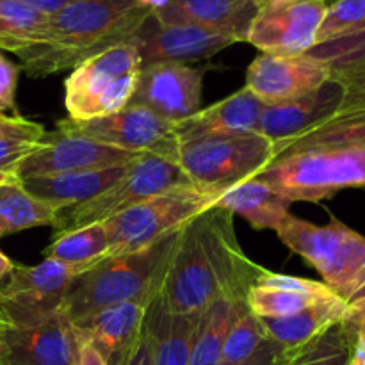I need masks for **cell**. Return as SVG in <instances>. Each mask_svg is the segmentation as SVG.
<instances>
[{
	"instance_id": "6da1fadb",
	"label": "cell",
	"mask_w": 365,
	"mask_h": 365,
	"mask_svg": "<svg viewBox=\"0 0 365 365\" xmlns=\"http://www.w3.org/2000/svg\"><path fill=\"white\" fill-rule=\"evenodd\" d=\"M255 178L291 203H316L342 189L365 187V107L277 143L273 159Z\"/></svg>"
},
{
	"instance_id": "7a4b0ae2",
	"label": "cell",
	"mask_w": 365,
	"mask_h": 365,
	"mask_svg": "<svg viewBox=\"0 0 365 365\" xmlns=\"http://www.w3.org/2000/svg\"><path fill=\"white\" fill-rule=\"evenodd\" d=\"M150 14L138 0H82L48 14L41 36L16 56L34 78L73 70L88 57L130 41Z\"/></svg>"
},
{
	"instance_id": "3957f363",
	"label": "cell",
	"mask_w": 365,
	"mask_h": 365,
	"mask_svg": "<svg viewBox=\"0 0 365 365\" xmlns=\"http://www.w3.org/2000/svg\"><path fill=\"white\" fill-rule=\"evenodd\" d=\"M180 230L157 239L139 252L107 257L78 273L68 287L64 316L77 323L116 303L143 302L152 305L159 296Z\"/></svg>"
},
{
	"instance_id": "277c9868",
	"label": "cell",
	"mask_w": 365,
	"mask_h": 365,
	"mask_svg": "<svg viewBox=\"0 0 365 365\" xmlns=\"http://www.w3.org/2000/svg\"><path fill=\"white\" fill-rule=\"evenodd\" d=\"M280 241L312 264L323 284L344 303L353 302L365 287V237L337 217L316 225L289 214L277 230Z\"/></svg>"
},
{
	"instance_id": "5b68a950",
	"label": "cell",
	"mask_w": 365,
	"mask_h": 365,
	"mask_svg": "<svg viewBox=\"0 0 365 365\" xmlns=\"http://www.w3.org/2000/svg\"><path fill=\"white\" fill-rule=\"evenodd\" d=\"M141 59L134 43H120L88 57L64 81V107L71 121H89L125 109L134 96Z\"/></svg>"
},
{
	"instance_id": "8992f818",
	"label": "cell",
	"mask_w": 365,
	"mask_h": 365,
	"mask_svg": "<svg viewBox=\"0 0 365 365\" xmlns=\"http://www.w3.org/2000/svg\"><path fill=\"white\" fill-rule=\"evenodd\" d=\"M273 152L274 143L259 132L209 135L178 143L177 163L192 185L223 192L259 175Z\"/></svg>"
},
{
	"instance_id": "52a82bcc",
	"label": "cell",
	"mask_w": 365,
	"mask_h": 365,
	"mask_svg": "<svg viewBox=\"0 0 365 365\" xmlns=\"http://www.w3.org/2000/svg\"><path fill=\"white\" fill-rule=\"evenodd\" d=\"M220 191L184 185L145 200L118 216L102 221L110 245V257L127 255L153 245L157 239L180 230L214 205Z\"/></svg>"
},
{
	"instance_id": "ba28073f",
	"label": "cell",
	"mask_w": 365,
	"mask_h": 365,
	"mask_svg": "<svg viewBox=\"0 0 365 365\" xmlns=\"http://www.w3.org/2000/svg\"><path fill=\"white\" fill-rule=\"evenodd\" d=\"M184 185H192V182L178 163L155 153H139L128 163L125 175L113 187L88 202L57 210L53 227L61 234L86 225L102 223L145 200Z\"/></svg>"
},
{
	"instance_id": "9c48e42d",
	"label": "cell",
	"mask_w": 365,
	"mask_h": 365,
	"mask_svg": "<svg viewBox=\"0 0 365 365\" xmlns=\"http://www.w3.org/2000/svg\"><path fill=\"white\" fill-rule=\"evenodd\" d=\"M78 274L57 260L18 266L0 287V316L6 327L31 328L63 312L71 280Z\"/></svg>"
},
{
	"instance_id": "30bf717a",
	"label": "cell",
	"mask_w": 365,
	"mask_h": 365,
	"mask_svg": "<svg viewBox=\"0 0 365 365\" xmlns=\"http://www.w3.org/2000/svg\"><path fill=\"white\" fill-rule=\"evenodd\" d=\"M57 127L125 152L155 153L177 163L178 141L175 123L138 103H128L118 113L89 121H71L66 118Z\"/></svg>"
},
{
	"instance_id": "8fae6325",
	"label": "cell",
	"mask_w": 365,
	"mask_h": 365,
	"mask_svg": "<svg viewBox=\"0 0 365 365\" xmlns=\"http://www.w3.org/2000/svg\"><path fill=\"white\" fill-rule=\"evenodd\" d=\"M217 298L216 274L191 220L178 234L155 299L171 314H202Z\"/></svg>"
},
{
	"instance_id": "7c38bea8",
	"label": "cell",
	"mask_w": 365,
	"mask_h": 365,
	"mask_svg": "<svg viewBox=\"0 0 365 365\" xmlns=\"http://www.w3.org/2000/svg\"><path fill=\"white\" fill-rule=\"evenodd\" d=\"M328 0H266L246 41L271 56H303L317 43Z\"/></svg>"
},
{
	"instance_id": "4fadbf2b",
	"label": "cell",
	"mask_w": 365,
	"mask_h": 365,
	"mask_svg": "<svg viewBox=\"0 0 365 365\" xmlns=\"http://www.w3.org/2000/svg\"><path fill=\"white\" fill-rule=\"evenodd\" d=\"M359 107H365V89L353 88L342 78L330 77L302 98L266 107L257 132L277 145Z\"/></svg>"
},
{
	"instance_id": "5bb4252c",
	"label": "cell",
	"mask_w": 365,
	"mask_h": 365,
	"mask_svg": "<svg viewBox=\"0 0 365 365\" xmlns=\"http://www.w3.org/2000/svg\"><path fill=\"white\" fill-rule=\"evenodd\" d=\"M139 153L107 146L86 135L64 130L45 132L38 145L14 170L18 180L48 175L73 173V171L103 170L121 166L134 160Z\"/></svg>"
},
{
	"instance_id": "9a60e30c",
	"label": "cell",
	"mask_w": 365,
	"mask_h": 365,
	"mask_svg": "<svg viewBox=\"0 0 365 365\" xmlns=\"http://www.w3.org/2000/svg\"><path fill=\"white\" fill-rule=\"evenodd\" d=\"M205 255L216 274L221 298L230 303L246 302L264 267L253 262L239 245L234 214L210 207L192 220Z\"/></svg>"
},
{
	"instance_id": "2e32d148",
	"label": "cell",
	"mask_w": 365,
	"mask_h": 365,
	"mask_svg": "<svg viewBox=\"0 0 365 365\" xmlns=\"http://www.w3.org/2000/svg\"><path fill=\"white\" fill-rule=\"evenodd\" d=\"M207 68L182 63L143 66L130 103L146 107L170 123L187 120L202 106Z\"/></svg>"
},
{
	"instance_id": "e0dca14e",
	"label": "cell",
	"mask_w": 365,
	"mask_h": 365,
	"mask_svg": "<svg viewBox=\"0 0 365 365\" xmlns=\"http://www.w3.org/2000/svg\"><path fill=\"white\" fill-rule=\"evenodd\" d=\"M141 68L157 63H182L209 59L221 50L235 45V39L223 32L189 24H160L150 14L134 38Z\"/></svg>"
},
{
	"instance_id": "ac0fdd59",
	"label": "cell",
	"mask_w": 365,
	"mask_h": 365,
	"mask_svg": "<svg viewBox=\"0 0 365 365\" xmlns=\"http://www.w3.org/2000/svg\"><path fill=\"white\" fill-rule=\"evenodd\" d=\"M330 78L321 61L307 56L260 53L246 71V86L266 107L282 106L302 98Z\"/></svg>"
},
{
	"instance_id": "d6986e66",
	"label": "cell",
	"mask_w": 365,
	"mask_h": 365,
	"mask_svg": "<svg viewBox=\"0 0 365 365\" xmlns=\"http://www.w3.org/2000/svg\"><path fill=\"white\" fill-rule=\"evenodd\" d=\"M77 341L63 312L31 328L6 327L0 335V365H75Z\"/></svg>"
},
{
	"instance_id": "ffe728a7",
	"label": "cell",
	"mask_w": 365,
	"mask_h": 365,
	"mask_svg": "<svg viewBox=\"0 0 365 365\" xmlns=\"http://www.w3.org/2000/svg\"><path fill=\"white\" fill-rule=\"evenodd\" d=\"M148 303L125 302L106 307L73 324V331L91 342L107 365H125L145 328Z\"/></svg>"
},
{
	"instance_id": "44dd1931",
	"label": "cell",
	"mask_w": 365,
	"mask_h": 365,
	"mask_svg": "<svg viewBox=\"0 0 365 365\" xmlns=\"http://www.w3.org/2000/svg\"><path fill=\"white\" fill-rule=\"evenodd\" d=\"M266 0H170L163 9L153 11L160 24H189L246 41L257 13Z\"/></svg>"
},
{
	"instance_id": "7402d4cb",
	"label": "cell",
	"mask_w": 365,
	"mask_h": 365,
	"mask_svg": "<svg viewBox=\"0 0 365 365\" xmlns=\"http://www.w3.org/2000/svg\"><path fill=\"white\" fill-rule=\"evenodd\" d=\"M264 109L266 106L248 89L242 88L221 102L207 109H200L187 120L175 123V135L180 143L209 135L250 134L259 130Z\"/></svg>"
},
{
	"instance_id": "603a6c76",
	"label": "cell",
	"mask_w": 365,
	"mask_h": 365,
	"mask_svg": "<svg viewBox=\"0 0 365 365\" xmlns=\"http://www.w3.org/2000/svg\"><path fill=\"white\" fill-rule=\"evenodd\" d=\"M330 296L334 292L321 282L264 269L257 284L250 289L246 305L260 319H280L294 316Z\"/></svg>"
},
{
	"instance_id": "cb8c5ba5",
	"label": "cell",
	"mask_w": 365,
	"mask_h": 365,
	"mask_svg": "<svg viewBox=\"0 0 365 365\" xmlns=\"http://www.w3.org/2000/svg\"><path fill=\"white\" fill-rule=\"evenodd\" d=\"M128 164L103 168V170L73 171V173L48 175L21 180L24 187L56 210L68 209L95 198L106 189L113 187L125 175Z\"/></svg>"
},
{
	"instance_id": "d4e9b609",
	"label": "cell",
	"mask_w": 365,
	"mask_h": 365,
	"mask_svg": "<svg viewBox=\"0 0 365 365\" xmlns=\"http://www.w3.org/2000/svg\"><path fill=\"white\" fill-rule=\"evenodd\" d=\"M200 314H171L153 302L145 319L152 365H187Z\"/></svg>"
},
{
	"instance_id": "484cf974",
	"label": "cell",
	"mask_w": 365,
	"mask_h": 365,
	"mask_svg": "<svg viewBox=\"0 0 365 365\" xmlns=\"http://www.w3.org/2000/svg\"><path fill=\"white\" fill-rule=\"evenodd\" d=\"M344 310L346 303L334 294L307 307L305 310L294 316L280 317V319H262V323L271 341L280 344L292 356L299 349L327 334L335 324L341 323Z\"/></svg>"
},
{
	"instance_id": "4316f807",
	"label": "cell",
	"mask_w": 365,
	"mask_h": 365,
	"mask_svg": "<svg viewBox=\"0 0 365 365\" xmlns=\"http://www.w3.org/2000/svg\"><path fill=\"white\" fill-rule=\"evenodd\" d=\"M212 207L239 214L257 230H278L289 217L291 202L255 177L232 185L220 195Z\"/></svg>"
},
{
	"instance_id": "83f0119b",
	"label": "cell",
	"mask_w": 365,
	"mask_h": 365,
	"mask_svg": "<svg viewBox=\"0 0 365 365\" xmlns=\"http://www.w3.org/2000/svg\"><path fill=\"white\" fill-rule=\"evenodd\" d=\"M57 210L32 196L14 175L0 184V239L36 227H53Z\"/></svg>"
},
{
	"instance_id": "f1b7e54d",
	"label": "cell",
	"mask_w": 365,
	"mask_h": 365,
	"mask_svg": "<svg viewBox=\"0 0 365 365\" xmlns=\"http://www.w3.org/2000/svg\"><path fill=\"white\" fill-rule=\"evenodd\" d=\"M107 257H110V245L103 223L61 232L45 250V259L57 260L78 273L102 262Z\"/></svg>"
},
{
	"instance_id": "f546056e",
	"label": "cell",
	"mask_w": 365,
	"mask_h": 365,
	"mask_svg": "<svg viewBox=\"0 0 365 365\" xmlns=\"http://www.w3.org/2000/svg\"><path fill=\"white\" fill-rule=\"evenodd\" d=\"M307 56L321 61L330 77L342 78L353 88L365 89V27L317 43Z\"/></svg>"
},
{
	"instance_id": "4dcf8cb0",
	"label": "cell",
	"mask_w": 365,
	"mask_h": 365,
	"mask_svg": "<svg viewBox=\"0 0 365 365\" xmlns=\"http://www.w3.org/2000/svg\"><path fill=\"white\" fill-rule=\"evenodd\" d=\"M269 341L262 319L250 310L246 302L232 303L230 323L225 335L220 365H242Z\"/></svg>"
},
{
	"instance_id": "1f68e13d",
	"label": "cell",
	"mask_w": 365,
	"mask_h": 365,
	"mask_svg": "<svg viewBox=\"0 0 365 365\" xmlns=\"http://www.w3.org/2000/svg\"><path fill=\"white\" fill-rule=\"evenodd\" d=\"M230 314L232 303L225 298L214 299L200 314L187 365H220Z\"/></svg>"
},
{
	"instance_id": "d6a6232c",
	"label": "cell",
	"mask_w": 365,
	"mask_h": 365,
	"mask_svg": "<svg viewBox=\"0 0 365 365\" xmlns=\"http://www.w3.org/2000/svg\"><path fill=\"white\" fill-rule=\"evenodd\" d=\"M48 14L21 0H0V48L18 53L41 36Z\"/></svg>"
},
{
	"instance_id": "836d02e7",
	"label": "cell",
	"mask_w": 365,
	"mask_h": 365,
	"mask_svg": "<svg viewBox=\"0 0 365 365\" xmlns=\"http://www.w3.org/2000/svg\"><path fill=\"white\" fill-rule=\"evenodd\" d=\"M43 135V125L14 116L11 123L0 130V173H14L18 164L34 150Z\"/></svg>"
},
{
	"instance_id": "e575fe53",
	"label": "cell",
	"mask_w": 365,
	"mask_h": 365,
	"mask_svg": "<svg viewBox=\"0 0 365 365\" xmlns=\"http://www.w3.org/2000/svg\"><path fill=\"white\" fill-rule=\"evenodd\" d=\"M349 356L351 346L341 324H335L327 334L294 353L289 365H348Z\"/></svg>"
},
{
	"instance_id": "d590c367",
	"label": "cell",
	"mask_w": 365,
	"mask_h": 365,
	"mask_svg": "<svg viewBox=\"0 0 365 365\" xmlns=\"http://www.w3.org/2000/svg\"><path fill=\"white\" fill-rule=\"evenodd\" d=\"M364 27L365 0H334L328 6L327 16L317 32V43H324Z\"/></svg>"
},
{
	"instance_id": "8d00e7d4",
	"label": "cell",
	"mask_w": 365,
	"mask_h": 365,
	"mask_svg": "<svg viewBox=\"0 0 365 365\" xmlns=\"http://www.w3.org/2000/svg\"><path fill=\"white\" fill-rule=\"evenodd\" d=\"M339 324L351 348L365 346V296L346 303L344 316Z\"/></svg>"
},
{
	"instance_id": "74e56055",
	"label": "cell",
	"mask_w": 365,
	"mask_h": 365,
	"mask_svg": "<svg viewBox=\"0 0 365 365\" xmlns=\"http://www.w3.org/2000/svg\"><path fill=\"white\" fill-rule=\"evenodd\" d=\"M20 68L14 63H11L6 56L0 53V114L13 110L16 113V84Z\"/></svg>"
},
{
	"instance_id": "f35d334b",
	"label": "cell",
	"mask_w": 365,
	"mask_h": 365,
	"mask_svg": "<svg viewBox=\"0 0 365 365\" xmlns=\"http://www.w3.org/2000/svg\"><path fill=\"white\" fill-rule=\"evenodd\" d=\"M289 362H291V355L280 344L269 339L248 362L242 365H289Z\"/></svg>"
},
{
	"instance_id": "ab89813d",
	"label": "cell",
	"mask_w": 365,
	"mask_h": 365,
	"mask_svg": "<svg viewBox=\"0 0 365 365\" xmlns=\"http://www.w3.org/2000/svg\"><path fill=\"white\" fill-rule=\"evenodd\" d=\"M77 341V351H75V365H107V360L103 359L102 353L95 348L84 337L75 334Z\"/></svg>"
},
{
	"instance_id": "60d3db41",
	"label": "cell",
	"mask_w": 365,
	"mask_h": 365,
	"mask_svg": "<svg viewBox=\"0 0 365 365\" xmlns=\"http://www.w3.org/2000/svg\"><path fill=\"white\" fill-rule=\"evenodd\" d=\"M125 365H152V351H150V342L145 335V328H143V335L138 346Z\"/></svg>"
},
{
	"instance_id": "b9f144b4",
	"label": "cell",
	"mask_w": 365,
	"mask_h": 365,
	"mask_svg": "<svg viewBox=\"0 0 365 365\" xmlns=\"http://www.w3.org/2000/svg\"><path fill=\"white\" fill-rule=\"evenodd\" d=\"M27 6L34 7V9L41 11L43 14H53L57 11L64 9V7L71 6V4L82 2V0H21Z\"/></svg>"
},
{
	"instance_id": "7bdbcfd3",
	"label": "cell",
	"mask_w": 365,
	"mask_h": 365,
	"mask_svg": "<svg viewBox=\"0 0 365 365\" xmlns=\"http://www.w3.org/2000/svg\"><path fill=\"white\" fill-rule=\"evenodd\" d=\"M14 267H16V264H14L9 257L4 255V253L0 252V287L6 284L7 278H9L11 273L14 271Z\"/></svg>"
},
{
	"instance_id": "ee69618b",
	"label": "cell",
	"mask_w": 365,
	"mask_h": 365,
	"mask_svg": "<svg viewBox=\"0 0 365 365\" xmlns=\"http://www.w3.org/2000/svg\"><path fill=\"white\" fill-rule=\"evenodd\" d=\"M348 365H365V346H355L351 348Z\"/></svg>"
},
{
	"instance_id": "f6af8a7d",
	"label": "cell",
	"mask_w": 365,
	"mask_h": 365,
	"mask_svg": "<svg viewBox=\"0 0 365 365\" xmlns=\"http://www.w3.org/2000/svg\"><path fill=\"white\" fill-rule=\"evenodd\" d=\"M139 4H141L143 7H146V9H150L153 13V11H159L163 9L164 6H166L170 0H138Z\"/></svg>"
},
{
	"instance_id": "bcb514c9",
	"label": "cell",
	"mask_w": 365,
	"mask_h": 365,
	"mask_svg": "<svg viewBox=\"0 0 365 365\" xmlns=\"http://www.w3.org/2000/svg\"><path fill=\"white\" fill-rule=\"evenodd\" d=\"M14 116H0V130H2V128H6L7 125L11 123V120H13Z\"/></svg>"
},
{
	"instance_id": "7dc6e473",
	"label": "cell",
	"mask_w": 365,
	"mask_h": 365,
	"mask_svg": "<svg viewBox=\"0 0 365 365\" xmlns=\"http://www.w3.org/2000/svg\"><path fill=\"white\" fill-rule=\"evenodd\" d=\"M11 175H14V173H0V184H2V182L6 180V178H9Z\"/></svg>"
},
{
	"instance_id": "c3c4849f",
	"label": "cell",
	"mask_w": 365,
	"mask_h": 365,
	"mask_svg": "<svg viewBox=\"0 0 365 365\" xmlns=\"http://www.w3.org/2000/svg\"><path fill=\"white\" fill-rule=\"evenodd\" d=\"M4 328H6V323H4L2 316H0V335H2V330H4Z\"/></svg>"
},
{
	"instance_id": "681fc988",
	"label": "cell",
	"mask_w": 365,
	"mask_h": 365,
	"mask_svg": "<svg viewBox=\"0 0 365 365\" xmlns=\"http://www.w3.org/2000/svg\"><path fill=\"white\" fill-rule=\"evenodd\" d=\"M362 296H365V287L362 289V292H360V294H359V296H356V298H362ZM356 298H355V299H356Z\"/></svg>"
},
{
	"instance_id": "f907efd6",
	"label": "cell",
	"mask_w": 365,
	"mask_h": 365,
	"mask_svg": "<svg viewBox=\"0 0 365 365\" xmlns=\"http://www.w3.org/2000/svg\"><path fill=\"white\" fill-rule=\"evenodd\" d=\"M331 2V0H328V4H330Z\"/></svg>"
},
{
	"instance_id": "816d5d0a",
	"label": "cell",
	"mask_w": 365,
	"mask_h": 365,
	"mask_svg": "<svg viewBox=\"0 0 365 365\" xmlns=\"http://www.w3.org/2000/svg\"><path fill=\"white\" fill-rule=\"evenodd\" d=\"M331 2H334V0H331ZM331 2H330V4H331Z\"/></svg>"
},
{
	"instance_id": "f5cc1de1",
	"label": "cell",
	"mask_w": 365,
	"mask_h": 365,
	"mask_svg": "<svg viewBox=\"0 0 365 365\" xmlns=\"http://www.w3.org/2000/svg\"><path fill=\"white\" fill-rule=\"evenodd\" d=\"M0 116H2V114H0Z\"/></svg>"
}]
</instances>
